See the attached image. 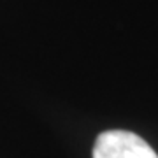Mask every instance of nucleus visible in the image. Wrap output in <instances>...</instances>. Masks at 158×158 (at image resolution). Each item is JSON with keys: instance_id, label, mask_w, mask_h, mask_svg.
Masks as SVG:
<instances>
[{"instance_id": "obj_1", "label": "nucleus", "mask_w": 158, "mask_h": 158, "mask_svg": "<svg viewBox=\"0 0 158 158\" xmlns=\"http://www.w3.org/2000/svg\"><path fill=\"white\" fill-rule=\"evenodd\" d=\"M93 158H158L149 144L127 130H107L97 137Z\"/></svg>"}]
</instances>
